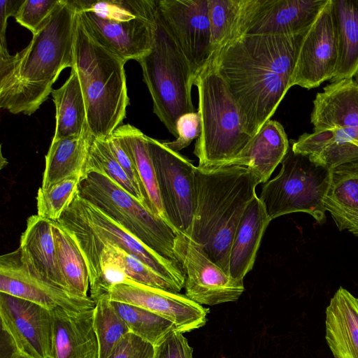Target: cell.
<instances>
[{"instance_id":"6da1fadb","label":"cell","mask_w":358,"mask_h":358,"mask_svg":"<svg viewBox=\"0 0 358 358\" xmlns=\"http://www.w3.org/2000/svg\"><path fill=\"white\" fill-rule=\"evenodd\" d=\"M303 33L245 34L214 55L213 62L250 136L271 119L290 88Z\"/></svg>"},{"instance_id":"7a4b0ae2","label":"cell","mask_w":358,"mask_h":358,"mask_svg":"<svg viewBox=\"0 0 358 358\" xmlns=\"http://www.w3.org/2000/svg\"><path fill=\"white\" fill-rule=\"evenodd\" d=\"M77 9L60 0L29 43L10 55L0 47V107L31 115L52 93L60 73L73 65Z\"/></svg>"},{"instance_id":"3957f363","label":"cell","mask_w":358,"mask_h":358,"mask_svg":"<svg viewBox=\"0 0 358 358\" xmlns=\"http://www.w3.org/2000/svg\"><path fill=\"white\" fill-rule=\"evenodd\" d=\"M259 184L245 166L195 167L194 213L188 237L228 274L236 228Z\"/></svg>"},{"instance_id":"277c9868","label":"cell","mask_w":358,"mask_h":358,"mask_svg":"<svg viewBox=\"0 0 358 358\" xmlns=\"http://www.w3.org/2000/svg\"><path fill=\"white\" fill-rule=\"evenodd\" d=\"M126 62L89 31L77 12L74 59L86 106L87 124L94 138L106 139L122 125L129 104Z\"/></svg>"},{"instance_id":"5b68a950","label":"cell","mask_w":358,"mask_h":358,"mask_svg":"<svg viewBox=\"0 0 358 358\" xmlns=\"http://www.w3.org/2000/svg\"><path fill=\"white\" fill-rule=\"evenodd\" d=\"M57 222L70 234L84 257L90 289L95 283L99 254L106 244L117 245L138 258L178 292L184 287L185 275L180 264L148 248L78 192Z\"/></svg>"},{"instance_id":"8992f818","label":"cell","mask_w":358,"mask_h":358,"mask_svg":"<svg viewBox=\"0 0 358 358\" xmlns=\"http://www.w3.org/2000/svg\"><path fill=\"white\" fill-rule=\"evenodd\" d=\"M198 112L201 133L194 154L197 166L212 169L229 166L252 138L244 125L239 108L213 62L197 76Z\"/></svg>"},{"instance_id":"52a82bcc","label":"cell","mask_w":358,"mask_h":358,"mask_svg":"<svg viewBox=\"0 0 358 358\" xmlns=\"http://www.w3.org/2000/svg\"><path fill=\"white\" fill-rule=\"evenodd\" d=\"M152 100L153 112L168 131L178 137L176 123L196 112L192 88L196 76L157 8L150 51L138 62Z\"/></svg>"},{"instance_id":"ba28073f","label":"cell","mask_w":358,"mask_h":358,"mask_svg":"<svg viewBox=\"0 0 358 358\" xmlns=\"http://www.w3.org/2000/svg\"><path fill=\"white\" fill-rule=\"evenodd\" d=\"M83 24L126 62L151 50L157 0H71Z\"/></svg>"},{"instance_id":"9c48e42d","label":"cell","mask_w":358,"mask_h":358,"mask_svg":"<svg viewBox=\"0 0 358 358\" xmlns=\"http://www.w3.org/2000/svg\"><path fill=\"white\" fill-rule=\"evenodd\" d=\"M78 194L91 202L148 248L173 262L176 234L161 217L105 173L93 171L80 180Z\"/></svg>"},{"instance_id":"30bf717a","label":"cell","mask_w":358,"mask_h":358,"mask_svg":"<svg viewBox=\"0 0 358 358\" xmlns=\"http://www.w3.org/2000/svg\"><path fill=\"white\" fill-rule=\"evenodd\" d=\"M281 165L278 175L262 186L259 197L271 220L303 212L317 223H324V199L332 169L294 152L290 146Z\"/></svg>"},{"instance_id":"8fae6325","label":"cell","mask_w":358,"mask_h":358,"mask_svg":"<svg viewBox=\"0 0 358 358\" xmlns=\"http://www.w3.org/2000/svg\"><path fill=\"white\" fill-rule=\"evenodd\" d=\"M159 190L169 225L177 234L189 236L194 203V169L187 157L147 136Z\"/></svg>"},{"instance_id":"7c38bea8","label":"cell","mask_w":358,"mask_h":358,"mask_svg":"<svg viewBox=\"0 0 358 358\" xmlns=\"http://www.w3.org/2000/svg\"><path fill=\"white\" fill-rule=\"evenodd\" d=\"M173 252L185 275V295L195 303L214 306L236 301L243 293V280L224 272L188 236L176 234Z\"/></svg>"},{"instance_id":"4fadbf2b","label":"cell","mask_w":358,"mask_h":358,"mask_svg":"<svg viewBox=\"0 0 358 358\" xmlns=\"http://www.w3.org/2000/svg\"><path fill=\"white\" fill-rule=\"evenodd\" d=\"M157 9L197 77L213 58L208 0H157Z\"/></svg>"},{"instance_id":"5bb4252c","label":"cell","mask_w":358,"mask_h":358,"mask_svg":"<svg viewBox=\"0 0 358 358\" xmlns=\"http://www.w3.org/2000/svg\"><path fill=\"white\" fill-rule=\"evenodd\" d=\"M338 59L337 31L332 2L328 0L302 36L290 87L298 85L310 90L331 80L335 76Z\"/></svg>"},{"instance_id":"9a60e30c","label":"cell","mask_w":358,"mask_h":358,"mask_svg":"<svg viewBox=\"0 0 358 358\" xmlns=\"http://www.w3.org/2000/svg\"><path fill=\"white\" fill-rule=\"evenodd\" d=\"M0 317L13 351L33 358H49L52 324L50 310L0 292Z\"/></svg>"},{"instance_id":"2e32d148","label":"cell","mask_w":358,"mask_h":358,"mask_svg":"<svg viewBox=\"0 0 358 358\" xmlns=\"http://www.w3.org/2000/svg\"><path fill=\"white\" fill-rule=\"evenodd\" d=\"M0 292L50 310L62 308L80 311L94 308L96 304L90 296L74 295L39 277L23 262L19 248L0 257Z\"/></svg>"},{"instance_id":"e0dca14e","label":"cell","mask_w":358,"mask_h":358,"mask_svg":"<svg viewBox=\"0 0 358 358\" xmlns=\"http://www.w3.org/2000/svg\"><path fill=\"white\" fill-rule=\"evenodd\" d=\"M107 294L111 301L145 309L169 320L182 334L204 326L209 312L185 294L134 282L114 285Z\"/></svg>"},{"instance_id":"ac0fdd59","label":"cell","mask_w":358,"mask_h":358,"mask_svg":"<svg viewBox=\"0 0 358 358\" xmlns=\"http://www.w3.org/2000/svg\"><path fill=\"white\" fill-rule=\"evenodd\" d=\"M131 282L178 292L172 285L134 255L115 245H103L99 254L96 278L90 289V296L96 301L111 286Z\"/></svg>"},{"instance_id":"d6986e66","label":"cell","mask_w":358,"mask_h":358,"mask_svg":"<svg viewBox=\"0 0 358 358\" xmlns=\"http://www.w3.org/2000/svg\"><path fill=\"white\" fill-rule=\"evenodd\" d=\"M94 311V308L77 311L62 308L51 310L49 358H99Z\"/></svg>"},{"instance_id":"ffe728a7","label":"cell","mask_w":358,"mask_h":358,"mask_svg":"<svg viewBox=\"0 0 358 358\" xmlns=\"http://www.w3.org/2000/svg\"><path fill=\"white\" fill-rule=\"evenodd\" d=\"M328 0H261L245 34L305 32Z\"/></svg>"},{"instance_id":"44dd1931","label":"cell","mask_w":358,"mask_h":358,"mask_svg":"<svg viewBox=\"0 0 358 358\" xmlns=\"http://www.w3.org/2000/svg\"><path fill=\"white\" fill-rule=\"evenodd\" d=\"M314 130L358 131V84L354 78L330 83L313 100Z\"/></svg>"},{"instance_id":"7402d4cb","label":"cell","mask_w":358,"mask_h":358,"mask_svg":"<svg viewBox=\"0 0 358 358\" xmlns=\"http://www.w3.org/2000/svg\"><path fill=\"white\" fill-rule=\"evenodd\" d=\"M18 248L22 260L32 271L69 292L56 257L51 220L38 215L30 216Z\"/></svg>"},{"instance_id":"603a6c76","label":"cell","mask_w":358,"mask_h":358,"mask_svg":"<svg viewBox=\"0 0 358 358\" xmlns=\"http://www.w3.org/2000/svg\"><path fill=\"white\" fill-rule=\"evenodd\" d=\"M325 326L334 358H358V298L340 287L326 308Z\"/></svg>"},{"instance_id":"cb8c5ba5","label":"cell","mask_w":358,"mask_h":358,"mask_svg":"<svg viewBox=\"0 0 358 358\" xmlns=\"http://www.w3.org/2000/svg\"><path fill=\"white\" fill-rule=\"evenodd\" d=\"M289 148V143L283 126L279 122L270 119L229 166H245L259 183H265L282 162Z\"/></svg>"},{"instance_id":"d4e9b609","label":"cell","mask_w":358,"mask_h":358,"mask_svg":"<svg viewBox=\"0 0 358 358\" xmlns=\"http://www.w3.org/2000/svg\"><path fill=\"white\" fill-rule=\"evenodd\" d=\"M271 221L256 195L246 206L234 236L229 261L230 276L243 280L252 270L262 236Z\"/></svg>"},{"instance_id":"484cf974","label":"cell","mask_w":358,"mask_h":358,"mask_svg":"<svg viewBox=\"0 0 358 358\" xmlns=\"http://www.w3.org/2000/svg\"><path fill=\"white\" fill-rule=\"evenodd\" d=\"M324 206L339 231L358 236V163L339 165L331 170Z\"/></svg>"},{"instance_id":"4316f807","label":"cell","mask_w":358,"mask_h":358,"mask_svg":"<svg viewBox=\"0 0 358 358\" xmlns=\"http://www.w3.org/2000/svg\"><path fill=\"white\" fill-rule=\"evenodd\" d=\"M92 140L87 127L81 134L52 141L45 156L41 187L47 189L74 175H80L83 179Z\"/></svg>"},{"instance_id":"83f0119b","label":"cell","mask_w":358,"mask_h":358,"mask_svg":"<svg viewBox=\"0 0 358 358\" xmlns=\"http://www.w3.org/2000/svg\"><path fill=\"white\" fill-rule=\"evenodd\" d=\"M112 134L117 139L133 163L148 208L168 224L149 152L147 136L129 124L120 125Z\"/></svg>"},{"instance_id":"f1b7e54d","label":"cell","mask_w":358,"mask_h":358,"mask_svg":"<svg viewBox=\"0 0 358 358\" xmlns=\"http://www.w3.org/2000/svg\"><path fill=\"white\" fill-rule=\"evenodd\" d=\"M343 130H314L292 141L294 152L309 157L314 163L332 169L339 165L357 162L358 146Z\"/></svg>"},{"instance_id":"f546056e","label":"cell","mask_w":358,"mask_h":358,"mask_svg":"<svg viewBox=\"0 0 358 358\" xmlns=\"http://www.w3.org/2000/svg\"><path fill=\"white\" fill-rule=\"evenodd\" d=\"M261 0H208L212 50L245 35Z\"/></svg>"},{"instance_id":"4dcf8cb0","label":"cell","mask_w":358,"mask_h":358,"mask_svg":"<svg viewBox=\"0 0 358 358\" xmlns=\"http://www.w3.org/2000/svg\"><path fill=\"white\" fill-rule=\"evenodd\" d=\"M338 59L331 83L354 78L358 71V0H331Z\"/></svg>"},{"instance_id":"1f68e13d","label":"cell","mask_w":358,"mask_h":358,"mask_svg":"<svg viewBox=\"0 0 358 358\" xmlns=\"http://www.w3.org/2000/svg\"><path fill=\"white\" fill-rule=\"evenodd\" d=\"M62 86L53 90L55 129L52 141L81 134L88 127L85 99L78 74L71 69Z\"/></svg>"},{"instance_id":"d6a6232c","label":"cell","mask_w":358,"mask_h":358,"mask_svg":"<svg viewBox=\"0 0 358 358\" xmlns=\"http://www.w3.org/2000/svg\"><path fill=\"white\" fill-rule=\"evenodd\" d=\"M52 229L57 263L69 292L81 297L89 296L88 269L78 246L57 221H52Z\"/></svg>"},{"instance_id":"836d02e7","label":"cell","mask_w":358,"mask_h":358,"mask_svg":"<svg viewBox=\"0 0 358 358\" xmlns=\"http://www.w3.org/2000/svg\"><path fill=\"white\" fill-rule=\"evenodd\" d=\"M94 310V327L99 343V358H108L130 330L107 293L96 301Z\"/></svg>"},{"instance_id":"e575fe53","label":"cell","mask_w":358,"mask_h":358,"mask_svg":"<svg viewBox=\"0 0 358 358\" xmlns=\"http://www.w3.org/2000/svg\"><path fill=\"white\" fill-rule=\"evenodd\" d=\"M111 301L130 332L154 346L171 331L178 330L173 322L150 311L130 304Z\"/></svg>"},{"instance_id":"d590c367","label":"cell","mask_w":358,"mask_h":358,"mask_svg":"<svg viewBox=\"0 0 358 358\" xmlns=\"http://www.w3.org/2000/svg\"><path fill=\"white\" fill-rule=\"evenodd\" d=\"M93 171L105 173L120 187L147 207L143 194L135 187L115 158L106 138L100 139L93 137L87 163L86 175Z\"/></svg>"},{"instance_id":"8d00e7d4","label":"cell","mask_w":358,"mask_h":358,"mask_svg":"<svg viewBox=\"0 0 358 358\" xmlns=\"http://www.w3.org/2000/svg\"><path fill=\"white\" fill-rule=\"evenodd\" d=\"M81 180L80 175H74L47 189L39 187L36 195L37 215L51 221H57L78 194Z\"/></svg>"},{"instance_id":"74e56055","label":"cell","mask_w":358,"mask_h":358,"mask_svg":"<svg viewBox=\"0 0 358 358\" xmlns=\"http://www.w3.org/2000/svg\"><path fill=\"white\" fill-rule=\"evenodd\" d=\"M60 0H24L15 19L32 34L38 31Z\"/></svg>"},{"instance_id":"f35d334b","label":"cell","mask_w":358,"mask_h":358,"mask_svg":"<svg viewBox=\"0 0 358 358\" xmlns=\"http://www.w3.org/2000/svg\"><path fill=\"white\" fill-rule=\"evenodd\" d=\"M201 127V115L198 111L185 114L179 117L176 123L177 138L163 143L169 149L178 152L199 137Z\"/></svg>"},{"instance_id":"ab89813d","label":"cell","mask_w":358,"mask_h":358,"mask_svg":"<svg viewBox=\"0 0 358 358\" xmlns=\"http://www.w3.org/2000/svg\"><path fill=\"white\" fill-rule=\"evenodd\" d=\"M154 347L153 358H193V349L178 330L171 331Z\"/></svg>"},{"instance_id":"60d3db41","label":"cell","mask_w":358,"mask_h":358,"mask_svg":"<svg viewBox=\"0 0 358 358\" xmlns=\"http://www.w3.org/2000/svg\"><path fill=\"white\" fill-rule=\"evenodd\" d=\"M155 347L130 332L117 345L108 358H153Z\"/></svg>"},{"instance_id":"b9f144b4","label":"cell","mask_w":358,"mask_h":358,"mask_svg":"<svg viewBox=\"0 0 358 358\" xmlns=\"http://www.w3.org/2000/svg\"><path fill=\"white\" fill-rule=\"evenodd\" d=\"M106 141L115 158L124 169L133 185L143 194L138 177L133 163L117 139L111 134L106 138Z\"/></svg>"},{"instance_id":"7bdbcfd3","label":"cell","mask_w":358,"mask_h":358,"mask_svg":"<svg viewBox=\"0 0 358 358\" xmlns=\"http://www.w3.org/2000/svg\"><path fill=\"white\" fill-rule=\"evenodd\" d=\"M24 0L0 1V47L7 48L6 41V29L9 17L16 15Z\"/></svg>"},{"instance_id":"ee69618b","label":"cell","mask_w":358,"mask_h":358,"mask_svg":"<svg viewBox=\"0 0 358 358\" xmlns=\"http://www.w3.org/2000/svg\"><path fill=\"white\" fill-rule=\"evenodd\" d=\"M9 358H33L26 355L13 351V352L10 355Z\"/></svg>"},{"instance_id":"f6af8a7d","label":"cell","mask_w":358,"mask_h":358,"mask_svg":"<svg viewBox=\"0 0 358 358\" xmlns=\"http://www.w3.org/2000/svg\"><path fill=\"white\" fill-rule=\"evenodd\" d=\"M354 79L355 80V81L358 84V71L356 73L355 76H354Z\"/></svg>"},{"instance_id":"bcb514c9","label":"cell","mask_w":358,"mask_h":358,"mask_svg":"<svg viewBox=\"0 0 358 358\" xmlns=\"http://www.w3.org/2000/svg\"><path fill=\"white\" fill-rule=\"evenodd\" d=\"M352 143L358 146V141H352Z\"/></svg>"}]
</instances>
